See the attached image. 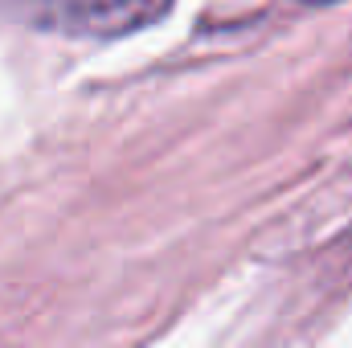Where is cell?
<instances>
[{"mask_svg": "<svg viewBox=\"0 0 352 348\" xmlns=\"http://www.w3.org/2000/svg\"><path fill=\"white\" fill-rule=\"evenodd\" d=\"M16 17L58 29V33H78V37H119L140 25H152L168 12L173 0H0Z\"/></svg>", "mask_w": 352, "mask_h": 348, "instance_id": "obj_1", "label": "cell"}]
</instances>
